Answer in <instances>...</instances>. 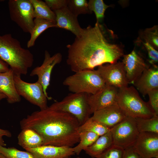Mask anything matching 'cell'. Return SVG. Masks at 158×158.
<instances>
[{"label": "cell", "instance_id": "30bf717a", "mask_svg": "<svg viewBox=\"0 0 158 158\" xmlns=\"http://www.w3.org/2000/svg\"><path fill=\"white\" fill-rule=\"evenodd\" d=\"M62 60V55L60 53H56L51 56L49 52L45 50L42 63L40 66L34 68L30 74L31 76H37V81L42 86L44 93L48 100H51L52 98L48 96L47 91L50 85L52 70L56 65L61 63Z\"/></svg>", "mask_w": 158, "mask_h": 158}, {"label": "cell", "instance_id": "7c38bea8", "mask_svg": "<svg viewBox=\"0 0 158 158\" xmlns=\"http://www.w3.org/2000/svg\"><path fill=\"white\" fill-rule=\"evenodd\" d=\"M118 90L106 84L96 93L88 94L87 101L90 115L96 111L117 104Z\"/></svg>", "mask_w": 158, "mask_h": 158}, {"label": "cell", "instance_id": "5bb4252c", "mask_svg": "<svg viewBox=\"0 0 158 158\" xmlns=\"http://www.w3.org/2000/svg\"><path fill=\"white\" fill-rule=\"evenodd\" d=\"M133 146L142 158H158V134L140 133Z\"/></svg>", "mask_w": 158, "mask_h": 158}, {"label": "cell", "instance_id": "d590c367", "mask_svg": "<svg viewBox=\"0 0 158 158\" xmlns=\"http://www.w3.org/2000/svg\"><path fill=\"white\" fill-rule=\"evenodd\" d=\"M11 136V133L9 130L0 128V145L4 147L6 145L3 139L4 136L10 138Z\"/></svg>", "mask_w": 158, "mask_h": 158}, {"label": "cell", "instance_id": "74e56055", "mask_svg": "<svg viewBox=\"0 0 158 158\" xmlns=\"http://www.w3.org/2000/svg\"><path fill=\"white\" fill-rule=\"evenodd\" d=\"M5 98H6V96L0 91V101Z\"/></svg>", "mask_w": 158, "mask_h": 158}, {"label": "cell", "instance_id": "4316f807", "mask_svg": "<svg viewBox=\"0 0 158 158\" xmlns=\"http://www.w3.org/2000/svg\"><path fill=\"white\" fill-rule=\"evenodd\" d=\"M88 5L90 11L95 13L97 22L99 23L103 20L106 9L111 6L106 4L102 0H90L88 2Z\"/></svg>", "mask_w": 158, "mask_h": 158}, {"label": "cell", "instance_id": "7402d4cb", "mask_svg": "<svg viewBox=\"0 0 158 158\" xmlns=\"http://www.w3.org/2000/svg\"><path fill=\"white\" fill-rule=\"evenodd\" d=\"M56 23L55 21L35 18L33 28L30 34V39L27 43V47L30 48L33 46L37 38L45 30L50 28H56Z\"/></svg>", "mask_w": 158, "mask_h": 158}, {"label": "cell", "instance_id": "836d02e7", "mask_svg": "<svg viewBox=\"0 0 158 158\" xmlns=\"http://www.w3.org/2000/svg\"><path fill=\"white\" fill-rule=\"evenodd\" d=\"M45 2L53 11L60 9L67 6L68 0H45Z\"/></svg>", "mask_w": 158, "mask_h": 158}, {"label": "cell", "instance_id": "cb8c5ba5", "mask_svg": "<svg viewBox=\"0 0 158 158\" xmlns=\"http://www.w3.org/2000/svg\"><path fill=\"white\" fill-rule=\"evenodd\" d=\"M110 128L105 125L92 119L90 117L78 128L79 133L83 132L88 131L94 133L99 136L110 130Z\"/></svg>", "mask_w": 158, "mask_h": 158}, {"label": "cell", "instance_id": "d6986e66", "mask_svg": "<svg viewBox=\"0 0 158 158\" xmlns=\"http://www.w3.org/2000/svg\"><path fill=\"white\" fill-rule=\"evenodd\" d=\"M0 91L6 96L9 103L19 102L21 101L20 96L15 86L14 73L10 68L8 71L0 73Z\"/></svg>", "mask_w": 158, "mask_h": 158}, {"label": "cell", "instance_id": "ac0fdd59", "mask_svg": "<svg viewBox=\"0 0 158 158\" xmlns=\"http://www.w3.org/2000/svg\"><path fill=\"white\" fill-rule=\"evenodd\" d=\"M25 150L31 153L36 158H65L75 154L73 147L68 146L42 145Z\"/></svg>", "mask_w": 158, "mask_h": 158}, {"label": "cell", "instance_id": "d6a6232c", "mask_svg": "<svg viewBox=\"0 0 158 158\" xmlns=\"http://www.w3.org/2000/svg\"><path fill=\"white\" fill-rule=\"evenodd\" d=\"M148 103L155 115L158 116V88L153 89L147 93Z\"/></svg>", "mask_w": 158, "mask_h": 158}, {"label": "cell", "instance_id": "484cf974", "mask_svg": "<svg viewBox=\"0 0 158 158\" xmlns=\"http://www.w3.org/2000/svg\"><path fill=\"white\" fill-rule=\"evenodd\" d=\"M79 134L80 139L79 144L73 147L74 153L77 155H79L83 150H84L91 145L99 136L90 132H83Z\"/></svg>", "mask_w": 158, "mask_h": 158}, {"label": "cell", "instance_id": "3957f363", "mask_svg": "<svg viewBox=\"0 0 158 158\" xmlns=\"http://www.w3.org/2000/svg\"><path fill=\"white\" fill-rule=\"evenodd\" d=\"M0 57L9 65L14 75L19 77L28 73L34 61L31 51L22 47L11 34L0 35Z\"/></svg>", "mask_w": 158, "mask_h": 158}, {"label": "cell", "instance_id": "f546056e", "mask_svg": "<svg viewBox=\"0 0 158 158\" xmlns=\"http://www.w3.org/2000/svg\"><path fill=\"white\" fill-rule=\"evenodd\" d=\"M142 37L143 41L150 44L156 50L158 49V26L155 25L147 28L143 32Z\"/></svg>", "mask_w": 158, "mask_h": 158}, {"label": "cell", "instance_id": "44dd1931", "mask_svg": "<svg viewBox=\"0 0 158 158\" xmlns=\"http://www.w3.org/2000/svg\"><path fill=\"white\" fill-rule=\"evenodd\" d=\"M113 144L111 132L110 130L100 136L90 146L84 150L92 158H96Z\"/></svg>", "mask_w": 158, "mask_h": 158}, {"label": "cell", "instance_id": "9c48e42d", "mask_svg": "<svg viewBox=\"0 0 158 158\" xmlns=\"http://www.w3.org/2000/svg\"><path fill=\"white\" fill-rule=\"evenodd\" d=\"M15 86L19 95L32 104L43 110L48 107V98L44 94L42 85L38 81L31 83L23 80L21 77L14 75Z\"/></svg>", "mask_w": 158, "mask_h": 158}, {"label": "cell", "instance_id": "f1b7e54d", "mask_svg": "<svg viewBox=\"0 0 158 158\" xmlns=\"http://www.w3.org/2000/svg\"><path fill=\"white\" fill-rule=\"evenodd\" d=\"M0 153L6 158H36L29 152L21 151L14 147L7 148L0 145Z\"/></svg>", "mask_w": 158, "mask_h": 158}, {"label": "cell", "instance_id": "8d00e7d4", "mask_svg": "<svg viewBox=\"0 0 158 158\" xmlns=\"http://www.w3.org/2000/svg\"><path fill=\"white\" fill-rule=\"evenodd\" d=\"M9 68V65L0 57V73L6 72Z\"/></svg>", "mask_w": 158, "mask_h": 158}, {"label": "cell", "instance_id": "603a6c76", "mask_svg": "<svg viewBox=\"0 0 158 158\" xmlns=\"http://www.w3.org/2000/svg\"><path fill=\"white\" fill-rule=\"evenodd\" d=\"M34 9L35 18H40L55 21L54 12L48 7L45 1L40 0H30Z\"/></svg>", "mask_w": 158, "mask_h": 158}, {"label": "cell", "instance_id": "2e32d148", "mask_svg": "<svg viewBox=\"0 0 158 158\" xmlns=\"http://www.w3.org/2000/svg\"><path fill=\"white\" fill-rule=\"evenodd\" d=\"M56 15V28L68 30L79 36L83 30L78 22V16L73 14L67 6L54 11Z\"/></svg>", "mask_w": 158, "mask_h": 158}, {"label": "cell", "instance_id": "4fadbf2b", "mask_svg": "<svg viewBox=\"0 0 158 158\" xmlns=\"http://www.w3.org/2000/svg\"><path fill=\"white\" fill-rule=\"evenodd\" d=\"M122 62L129 84H133L149 66L142 57L136 50L123 56Z\"/></svg>", "mask_w": 158, "mask_h": 158}, {"label": "cell", "instance_id": "ffe728a7", "mask_svg": "<svg viewBox=\"0 0 158 158\" xmlns=\"http://www.w3.org/2000/svg\"><path fill=\"white\" fill-rule=\"evenodd\" d=\"M18 144L25 149L36 148L43 145L41 136L32 129H22L18 136Z\"/></svg>", "mask_w": 158, "mask_h": 158}, {"label": "cell", "instance_id": "ab89813d", "mask_svg": "<svg viewBox=\"0 0 158 158\" xmlns=\"http://www.w3.org/2000/svg\"><path fill=\"white\" fill-rule=\"evenodd\" d=\"M76 158H81L79 157H78Z\"/></svg>", "mask_w": 158, "mask_h": 158}, {"label": "cell", "instance_id": "8992f818", "mask_svg": "<svg viewBox=\"0 0 158 158\" xmlns=\"http://www.w3.org/2000/svg\"><path fill=\"white\" fill-rule=\"evenodd\" d=\"M88 95L86 93H70L61 101L55 102L50 106L73 115L81 125L90 117Z\"/></svg>", "mask_w": 158, "mask_h": 158}, {"label": "cell", "instance_id": "83f0119b", "mask_svg": "<svg viewBox=\"0 0 158 158\" xmlns=\"http://www.w3.org/2000/svg\"><path fill=\"white\" fill-rule=\"evenodd\" d=\"M67 6L71 12L77 16L81 14L92 13L89 9L86 0H68Z\"/></svg>", "mask_w": 158, "mask_h": 158}, {"label": "cell", "instance_id": "7a4b0ae2", "mask_svg": "<svg viewBox=\"0 0 158 158\" xmlns=\"http://www.w3.org/2000/svg\"><path fill=\"white\" fill-rule=\"evenodd\" d=\"M20 125L22 129L30 128L38 133L43 145L72 147L80 141L77 119L50 106L28 115L20 121Z\"/></svg>", "mask_w": 158, "mask_h": 158}, {"label": "cell", "instance_id": "6da1fadb", "mask_svg": "<svg viewBox=\"0 0 158 158\" xmlns=\"http://www.w3.org/2000/svg\"><path fill=\"white\" fill-rule=\"evenodd\" d=\"M97 22L94 27L89 25L83 28L81 34L76 37L71 44L67 45L68 54L66 63L75 73L93 70L106 63H113L124 55L121 45L115 43L113 32L105 30Z\"/></svg>", "mask_w": 158, "mask_h": 158}, {"label": "cell", "instance_id": "d4e9b609", "mask_svg": "<svg viewBox=\"0 0 158 158\" xmlns=\"http://www.w3.org/2000/svg\"><path fill=\"white\" fill-rule=\"evenodd\" d=\"M139 133L152 132L158 134V116L149 118H135Z\"/></svg>", "mask_w": 158, "mask_h": 158}, {"label": "cell", "instance_id": "52a82bcc", "mask_svg": "<svg viewBox=\"0 0 158 158\" xmlns=\"http://www.w3.org/2000/svg\"><path fill=\"white\" fill-rule=\"evenodd\" d=\"M8 5L11 20L24 32L30 34L35 17L33 8L30 0H9Z\"/></svg>", "mask_w": 158, "mask_h": 158}, {"label": "cell", "instance_id": "9a60e30c", "mask_svg": "<svg viewBox=\"0 0 158 158\" xmlns=\"http://www.w3.org/2000/svg\"><path fill=\"white\" fill-rule=\"evenodd\" d=\"M127 116L117 103L95 112L91 117L111 128Z\"/></svg>", "mask_w": 158, "mask_h": 158}, {"label": "cell", "instance_id": "ba28073f", "mask_svg": "<svg viewBox=\"0 0 158 158\" xmlns=\"http://www.w3.org/2000/svg\"><path fill=\"white\" fill-rule=\"evenodd\" d=\"M110 130L113 144L124 149L133 146L140 133L135 118L128 116L111 128Z\"/></svg>", "mask_w": 158, "mask_h": 158}, {"label": "cell", "instance_id": "60d3db41", "mask_svg": "<svg viewBox=\"0 0 158 158\" xmlns=\"http://www.w3.org/2000/svg\"><path fill=\"white\" fill-rule=\"evenodd\" d=\"M70 158V157H66V158Z\"/></svg>", "mask_w": 158, "mask_h": 158}, {"label": "cell", "instance_id": "f35d334b", "mask_svg": "<svg viewBox=\"0 0 158 158\" xmlns=\"http://www.w3.org/2000/svg\"><path fill=\"white\" fill-rule=\"evenodd\" d=\"M0 158H6L4 156L0 153Z\"/></svg>", "mask_w": 158, "mask_h": 158}, {"label": "cell", "instance_id": "1f68e13d", "mask_svg": "<svg viewBox=\"0 0 158 158\" xmlns=\"http://www.w3.org/2000/svg\"><path fill=\"white\" fill-rule=\"evenodd\" d=\"M139 41L147 53V61L151 65H156L158 62V51L148 42L140 40Z\"/></svg>", "mask_w": 158, "mask_h": 158}, {"label": "cell", "instance_id": "4dcf8cb0", "mask_svg": "<svg viewBox=\"0 0 158 158\" xmlns=\"http://www.w3.org/2000/svg\"><path fill=\"white\" fill-rule=\"evenodd\" d=\"M124 151V149L113 144L96 158H122Z\"/></svg>", "mask_w": 158, "mask_h": 158}, {"label": "cell", "instance_id": "e0dca14e", "mask_svg": "<svg viewBox=\"0 0 158 158\" xmlns=\"http://www.w3.org/2000/svg\"><path fill=\"white\" fill-rule=\"evenodd\" d=\"M136 89L145 96L151 90L158 88V67L149 66L133 83Z\"/></svg>", "mask_w": 158, "mask_h": 158}, {"label": "cell", "instance_id": "8fae6325", "mask_svg": "<svg viewBox=\"0 0 158 158\" xmlns=\"http://www.w3.org/2000/svg\"><path fill=\"white\" fill-rule=\"evenodd\" d=\"M97 70L106 85L118 89L128 86L129 83L122 62L100 66Z\"/></svg>", "mask_w": 158, "mask_h": 158}, {"label": "cell", "instance_id": "5b68a950", "mask_svg": "<svg viewBox=\"0 0 158 158\" xmlns=\"http://www.w3.org/2000/svg\"><path fill=\"white\" fill-rule=\"evenodd\" d=\"M63 85L72 93L94 94L103 88L105 83L96 70H84L67 77Z\"/></svg>", "mask_w": 158, "mask_h": 158}, {"label": "cell", "instance_id": "e575fe53", "mask_svg": "<svg viewBox=\"0 0 158 158\" xmlns=\"http://www.w3.org/2000/svg\"><path fill=\"white\" fill-rule=\"evenodd\" d=\"M122 158H142V157L132 146L124 149Z\"/></svg>", "mask_w": 158, "mask_h": 158}, {"label": "cell", "instance_id": "277c9868", "mask_svg": "<svg viewBox=\"0 0 158 158\" xmlns=\"http://www.w3.org/2000/svg\"><path fill=\"white\" fill-rule=\"evenodd\" d=\"M117 104L127 116L135 118H149L156 115L148 102L142 99L133 86L118 89Z\"/></svg>", "mask_w": 158, "mask_h": 158}]
</instances>
